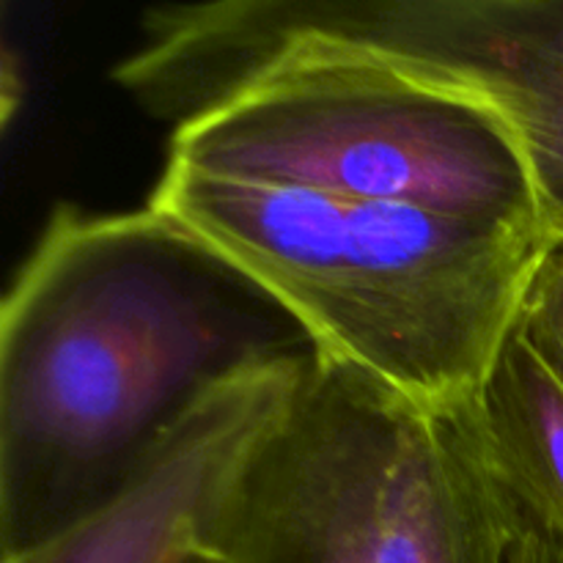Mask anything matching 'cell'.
<instances>
[{"label":"cell","instance_id":"6da1fadb","mask_svg":"<svg viewBox=\"0 0 563 563\" xmlns=\"http://www.w3.org/2000/svg\"><path fill=\"white\" fill-rule=\"evenodd\" d=\"M311 352L286 308L148 203H58L0 302V555L113 498L225 379Z\"/></svg>","mask_w":563,"mask_h":563},{"label":"cell","instance_id":"7a4b0ae2","mask_svg":"<svg viewBox=\"0 0 563 563\" xmlns=\"http://www.w3.org/2000/svg\"><path fill=\"white\" fill-rule=\"evenodd\" d=\"M146 203L262 286L319 355L440 416L473 407L550 245L539 231L218 179L174 163Z\"/></svg>","mask_w":563,"mask_h":563},{"label":"cell","instance_id":"3957f363","mask_svg":"<svg viewBox=\"0 0 563 563\" xmlns=\"http://www.w3.org/2000/svg\"><path fill=\"white\" fill-rule=\"evenodd\" d=\"M526 511L462 416L313 352L253 451L223 563H515Z\"/></svg>","mask_w":563,"mask_h":563},{"label":"cell","instance_id":"277c9868","mask_svg":"<svg viewBox=\"0 0 563 563\" xmlns=\"http://www.w3.org/2000/svg\"><path fill=\"white\" fill-rule=\"evenodd\" d=\"M165 163L548 234L526 154L498 113L374 66L264 71L176 126Z\"/></svg>","mask_w":563,"mask_h":563},{"label":"cell","instance_id":"5b68a950","mask_svg":"<svg viewBox=\"0 0 563 563\" xmlns=\"http://www.w3.org/2000/svg\"><path fill=\"white\" fill-rule=\"evenodd\" d=\"M311 355L247 368L209 390L113 498L0 563H223L231 493Z\"/></svg>","mask_w":563,"mask_h":563},{"label":"cell","instance_id":"8992f818","mask_svg":"<svg viewBox=\"0 0 563 563\" xmlns=\"http://www.w3.org/2000/svg\"><path fill=\"white\" fill-rule=\"evenodd\" d=\"M465 418L498 482L563 542V388L515 330Z\"/></svg>","mask_w":563,"mask_h":563},{"label":"cell","instance_id":"52a82bcc","mask_svg":"<svg viewBox=\"0 0 563 563\" xmlns=\"http://www.w3.org/2000/svg\"><path fill=\"white\" fill-rule=\"evenodd\" d=\"M515 333L563 388V240H553L533 264L517 308Z\"/></svg>","mask_w":563,"mask_h":563},{"label":"cell","instance_id":"ba28073f","mask_svg":"<svg viewBox=\"0 0 563 563\" xmlns=\"http://www.w3.org/2000/svg\"><path fill=\"white\" fill-rule=\"evenodd\" d=\"M515 563H563V542L526 515L517 539Z\"/></svg>","mask_w":563,"mask_h":563}]
</instances>
